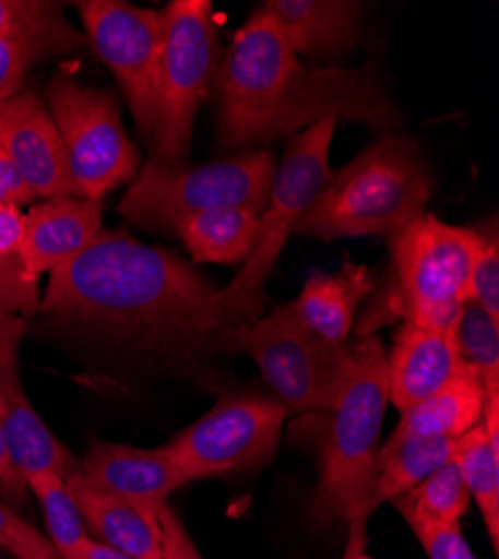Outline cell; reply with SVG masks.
Masks as SVG:
<instances>
[{
  "label": "cell",
  "mask_w": 499,
  "mask_h": 559,
  "mask_svg": "<svg viewBox=\"0 0 499 559\" xmlns=\"http://www.w3.org/2000/svg\"><path fill=\"white\" fill-rule=\"evenodd\" d=\"M407 526L413 528V533L421 542L428 559H477L460 524L432 526L421 522H407Z\"/></svg>",
  "instance_id": "obj_33"
},
{
  "label": "cell",
  "mask_w": 499,
  "mask_h": 559,
  "mask_svg": "<svg viewBox=\"0 0 499 559\" xmlns=\"http://www.w3.org/2000/svg\"><path fill=\"white\" fill-rule=\"evenodd\" d=\"M258 213L249 209H215L200 213L177 230L198 262H245L258 236Z\"/></svg>",
  "instance_id": "obj_23"
},
{
  "label": "cell",
  "mask_w": 499,
  "mask_h": 559,
  "mask_svg": "<svg viewBox=\"0 0 499 559\" xmlns=\"http://www.w3.org/2000/svg\"><path fill=\"white\" fill-rule=\"evenodd\" d=\"M38 283L27 280L19 258H0V318L38 311Z\"/></svg>",
  "instance_id": "obj_32"
},
{
  "label": "cell",
  "mask_w": 499,
  "mask_h": 559,
  "mask_svg": "<svg viewBox=\"0 0 499 559\" xmlns=\"http://www.w3.org/2000/svg\"><path fill=\"white\" fill-rule=\"evenodd\" d=\"M372 292V273L360 264H345L336 273L309 277L300 296L289 302L294 316L330 343H347L360 300Z\"/></svg>",
  "instance_id": "obj_19"
},
{
  "label": "cell",
  "mask_w": 499,
  "mask_h": 559,
  "mask_svg": "<svg viewBox=\"0 0 499 559\" xmlns=\"http://www.w3.org/2000/svg\"><path fill=\"white\" fill-rule=\"evenodd\" d=\"M460 439V437H458ZM458 439H413L379 450L372 512L394 497L413 490L426 477L455 459Z\"/></svg>",
  "instance_id": "obj_24"
},
{
  "label": "cell",
  "mask_w": 499,
  "mask_h": 559,
  "mask_svg": "<svg viewBox=\"0 0 499 559\" xmlns=\"http://www.w3.org/2000/svg\"><path fill=\"white\" fill-rule=\"evenodd\" d=\"M76 10L90 45L117 76L134 123L153 136L164 38L162 14L121 0H81Z\"/></svg>",
  "instance_id": "obj_12"
},
{
  "label": "cell",
  "mask_w": 499,
  "mask_h": 559,
  "mask_svg": "<svg viewBox=\"0 0 499 559\" xmlns=\"http://www.w3.org/2000/svg\"><path fill=\"white\" fill-rule=\"evenodd\" d=\"M430 193V170L417 144L388 134L330 175L294 233L316 240L392 238L424 215Z\"/></svg>",
  "instance_id": "obj_4"
},
{
  "label": "cell",
  "mask_w": 499,
  "mask_h": 559,
  "mask_svg": "<svg viewBox=\"0 0 499 559\" xmlns=\"http://www.w3.org/2000/svg\"><path fill=\"white\" fill-rule=\"evenodd\" d=\"M392 503L405 522L450 526L466 515L471 495L458 463L450 461L413 490L394 497Z\"/></svg>",
  "instance_id": "obj_25"
},
{
  "label": "cell",
  "mask_w": 499,
  "mask_h": 559,
  "mask_svg": "<svg viewBox=\"0 0 499 559\" xmlns=\"http://www.w3.org/2000/svg\"><path fill=\"white\" fill-rule=\"evenodd\" d=\"M0 490H3V495L14 503H27V479L16 468L3 424H0Z\"/></svg>",
  "instance_id": "obj_35"
},
{
  "label": "cell",
  "mask_w": 499,
  "mask_h": 559,
  "mask_svg": "<svg viewBox=\"0 0 499 559\" xmlns=\"http://www.w3.org/2000/svg\"><path fill=\"white\" fill-rule=\"evenodd\" d=\"M385 349L377 336L352 347L345 385L319 437V486L309 518L319 526L372 515L379 439L388 399Z\"/></svg>",
  "instance_id": "obj_3"
},
{
  "label": "cell",
  "mask_w": 499,
  "mask_h": 559,
  "mask_svg": "<svg viewBox=\"0 0 499 559\" xmlns=\"http://www.w3.org/2000/svg\"><path fill=\"white\" fill-rule=\"evenodd\" d=\"M0 148L14 159L36 198H81L55 119L32 92L0 102Z\"/></svg>",
  "instance_id": "obj_14"
},
{
  "label": "cell",
  "mask_w": 499,
  "mask_h": 559,
  "mask_svg": "<svg viewBox=\"0 0 499 559\" xmlns=\"http://www.w3.org/2000/svg\"><path fill=\"white\" fill-rule=\"evenodd\" d=\"M25 238V215L19 206L0 204V258H19Z\"/></svg>",
  "instance_id": "obj_36"
},
{
  "label": "cell",
  "mask_w": 499,
  "mask_h": 559,
  "mask_svg": "<svg viewBox=\"0 0 499 559\" xmlns=\"http://www.w3.org/2000/svg\"><path fill=\"white\" fill-rule=\"evenodd\" d=\"M296 55L336 59L356 36L363 5L354 0H269L262 8Z\"/></svg>",
  "instance_id": "obj_18"
},
{
  "label": "cell",
  "mask_w": 499,
  "mask_h": 559,
  "mask_svg": "<svg viewBox=\"0 0 499 559\" xmlns=\"http://www.w3.org/2000/svg\"><path fill=\"white\" fill-rule=\"evenodd\" d=\"M102 230V206L83 198H61L32 206L19 253L32 283L83 253Z\"/></svg>",
  "instance_id": "obj_16"
},
{
  "label": "cell",
  "mask_w": 499,
  "mask_h": 559,
  "mask_svg": "<svg viewBox=\"0 0 499 559\" xmlns=\"http://www.w3.org/2000/svg\"><path fill=\"white\" fill-rule=\"evenodd\" d=\"M358 559H370V557H368V555H360V557H358Z\"/></svg>",
  "instance_id": "obj_39"
},
{
  "label": "cell",
  "mask_w": 499,
  "mask_h": 559,
  "mask_svg": "<svg viewBox=\"0 0 499 559\" xmlns=\"http://www.w3.org/2000/svg\"><path fill=\"white\" fill-rule=\"evenodd\" d=\"M287 412L262 396L224 399L164 448L189 484L256 471L274 456Z\"/></svg>",
  "instance_id": "obj_11"
},
{
  "label": "cell",
  "mask_w": 499,
  "mask_h": 559,
  "mask_svg": "<svg viewBox=\"0 0 499 559\" xmlns=\"http://www.w3.org/2000/svg\"><path fill=\"white\" fill-rule=\"evenodd\" d=\"M157 528H159V559H204L191 539L185 522L177 518V512L164 503L157 510Z\"/></svg>",
  "instance_id": "obj_34"
},
{
  "label": "cell",
  "mask_w": 499,
  "mask_h": 559,
  "mask_svg": "<svg viewBox=\"0 0 499 559\" xmlns=\"http://www.w3.org/2000/svg\"><path fill=\"white\" fill-rule=\"evenodd\" d=\"M486 392L466 369L426 401L401 412V421L385 445L413 439H458L482 424Z\"/></svg>",
  "instance_id": "obj_20"
},
{
  "label": "cell",
  "mask_w": 499,
  "mask_h": 559,
  "mask_svg": "<svg viewBox=\"0 0 499 559\" xmlns=\"http://www.w3.org/2000/svg\"><path fill=\"white\" fill-rule=\"evenodd\" d=\"M79 559H142V557H134L130 552H123L119 548H112L108 544L95 542V539H87L85 546L79 552Z\"/></svg>",
  "instance_id": "obj_38"
},
{
  "label": "cell",
  "mask_w": 499,
  "mask_h": 559,
  "mask_svg": "<svg viewBox=\"0 0 499 559\" xmlns=\"http://www.w3.org/2000/svg\"><path fill=\"white\" fill-rule=\"evenodd\" d=\"M325 119L388 136L401 126L379 74L307 66L264 10L234 36L219 70V146L269 144Z\"/></svg>",
  "instance_id": "obj_2"
},
{
  "label": "cell",
  "mask_w": 499,
  "mask_h": 559,
  "mask_svg": "<svg viewBox=\"0 0 499 559\" xmlns=\"http://www.w3.org/2000/svg\"><path fill=\"white\" fill-rule=\"evenodd\" d=\"M482 233L421 215L390 238L396 289L392 313L426 330L452 332L468 296Z\"/></svg>",
  "instance_id": "obj_7"
},
{
  "label": "cell",
  "mask_w": 499,
  "mask_h": 559,
  "mask_svg": "<svg viewBox=\"0 0 499 559\" xmlns=\"http://www.w3.org/2000/svg\"><path fill=\"white\" fill-rule=\"evenodd\" d=\"M336 119H325L292 139L276 168L271 193L258 217V236L240 273L219 289V300L234 328H245L262 309L264 285L274 271L294 226L328 183L330 148Z\"/></svg>",
  "instance_id": "obj_6"
},
{
  "label": "cell",
  "mask_w": 499,
  "mask_h": 559,
  "mask_svg": "<svg viewBox=\"0 0 499 559\" xmlns=\"http://www.w3.org/2000/svg\"><path fill=\"white\" fill-rule=\"evenodd\" d=\"M368 520L370 518H356V520L347 522V544H345V552L341 559H358L360 555H366Z\"/></svg>",
  "instance_id": "obj_37"
},
{
  "label": "cell",
  "mask_w": 499,
  "mask_h": 559,
  "mask_svg": "<svg viewBox=\"0 0 499 559\" xmlns=\"http://www.w3.org/2000/svg\"><path fill=\"white\" fill-rule=\"evenodd\" d=\"M222 347L253 358L281 403L294 412H330L352 362L347 343L316 336L294 316L289 305L231 330Z\"/></svg>",
  "instance_id": "obj_8"
},
{
  "label": "cell",
  "mask_w": 499,
  "mask_h": 559,
  "mask_svg": "<svg viewBox=\"0 0 499 559\" xmlns=\"http://www.w3.org/2000/svg\"><path fill=\"white\" fill-rule=\"evenodd\" d=\"M0 548L14 559H61L50 539L5 503H0Z\"/></svg>",
  "instance_id": "obj_29"
},
{
  "label": "cell",
  "mask_w": 499,
  "mask_h": 559,
  "mask_svg": "<svg viewBox=\"0 0 499 559\" xmlns=\"http://www.w3.org/2000/svg\"><path fill=\"white\" fill-rule=\"evenodd\" d=\"M25 334L27 318H0V424L8 435L16 468L25 479L43 471L70 479L79 473L81 459L43 424L25 394L21 377V343Z\"/></svg>",
  "instance_id": "obj_13"
},
{
  "label": "cell",
  "mask_w": 499,
  "mask_h": 559,
  "mask_svg": "<svg viewBox=\"0 0 499 559\" xmlns=\"http://www.w3.org/2000/svg\"><path fill=\"white\" fill-rule=\"evenodd\" d=\"M462 367L479 381L486 399H499V322L466 300L452 330Z\"/></svg>",
  "instance_id": "obj_28"
},
{
  "label": "cell",
  "mask_w": 499,
  "mask_h": 559,
  "mask_svg": "<svg viewBox=\"0 0 499 559\" xmlns=\"http://www.w3.org/2000/svg\"><path fill=\"white\" fill-rule=\"evenodd\" d=\"M385 369L388 399L399 412H405L448 385L464 367L452 332L403 322L390 356H385Z\"/></svg>",
  "instance_id": "obj_17"
},
{
  "label": "cell",
  "mask_w": 499,
  "mask_h": 559,
  "mask_svg": "<svg viewBox=\"0 0 499 559\" xmlns=\"http://www.w3.org/2000/svg\"><path fill=\"white\" fill-rule=\"evenodd\" d=\"M68 23L61 8L40 0H0V38L19 32L52 29Z\"/></svg>",
  "instance_id": "obj_31"
},
{
  "label": "cell",
  "mask_w": 499,
  "mask_h": 559,
  "mask_svg": "<svg viewBox=\"0 0 499 559\" xmlns=\"http://www.w3.org/2000/svg\"><path fill=\"white\" fill-rule=\"evenodd\" d=\"M83 36L63 23L52 29L19 32L0 38V102L19 95L25 74L43 59L81 50Z\"/></svg>",
  "instance_id": "obj_26"
},
{
  "label": "cell",
  "mask_w": 499,
  "mask_h": 559,
  "mask_svg": "<svg viewBox=\"0 0 499 559\" xmlns=\"http://www.w3.org/2000/svg\"><path fill=\"white\" fill-rule=\"evenodd\" d=\"M48 110L61 134L70 175L83 200L102 202L138 173L140 153L130 142L112 95L70 76L48 85Z\"/></svg>",
  "instance_id": "obj_10"
},
{
  "label": "cell",
  "mask_w": 499,
  "mask_h": 559,
  "mask_svg": "<svg viewBox=\"0 0 499 559\" xmlns=\"http://www.w3.org/2000/svg\"><path fill=\"white\" fill-rule=\"evenodd\" d=\"M159 14L164 38L151 162L175 166L189 157L193 121L209 92L219 45L209 0H173Z\"/></svg>",
  "instance_id": "obj_9"
},
{
  "label": "cell",
  "mask_w": 499,
  "mask_h": 559,
  "mask_svg": "<svg viewBox=\"0 0 499 559\" xmlns=\"http://www.w3.org/2000/svg\"><path fill=\"white\" fill-rule=\"evenodd\" d=\"M471 499L477 501L486 533L499 548V399H486L482 424L458 439L455 459Z\"/></svg>",
  "instance_id": "obj_22"
},
{
  "label": "cell",
  "mask_w": 499,
  "mask_h": 559,
  "mask_svg": "<svg viewBox=\"0 0 499 559\" xmlns=\"http://www.w3.org/2000/svg\"><path fill=\"white\" fill-rule=\"evenodd\" d=\"M79 503L85 528L95 542L108 544L142 559H159L157 520L144 515L128 501L83 484L76 475L68 479Z\"/></svg>",
  "instance_id": "obj_21"
},
{
  "label": "cell",
  "mask_w": 499,
  "mask_h": 559,
  "mask_svg": "<svg viewBox=\"0 0 499 559\" xmlns=\"http://www.w3.org/2000/svg\"><path fill=\"white\" fill-rule=\"evenodd\" d=\"M76 477L140 508L153 520H157V510L168 503V497L189 484L164 445L146 450L121 443H95L81 459Z\"/></svg>",
  "instance_id": "obj_15"
},
{
  "label": "cell",
  "mask_w": 499,
  "mask_h": 559,
  "mask_svg": "<svg viewBox=\"0 0 499 559\" xmlns=\"http://www.w3.org/2000/svg\"><path fill=\"white\" fill-rule=\"evenodd\" d=\"M466 300L479 305L490 318L499 322V245L497 238L482 236L471 277Z\"/></svg>",
  "instance_id": "obj_30"
},
{
  "label": "cell",
  "mask_w": 499,
  "mask_h": 559,
  "mask_svg": "<svg viewBox=\"0 0 499 559\" xmlns=\"http://www.w3.org/2000/svg\"><path fill=\"white\" fill-rule=\"evenodd\" d=\"M38 311L90 334L155 354L222 349L236 330L219 294L170 251L123 230H99L83 253L50 271Z\"/></svg>",
  "instance_id": "obj_1"
},
{
  "label": "cell",
  "mask_w": 499,
  "mask_h": 559,
  "mask_svg": "<svg viewBox=\"0 0 499 559\" xmlns=\"http://www.w3.org/2000/svg\"><path fill=\"white\" fill-rule=\"evenodd\" d=\"M276 175L269 151L242 153L204 166H162L148 162L123 195L121 215L148 230L177 233L187 219L215 209L262 213Z\"/></svg>",
  "instance_id": "obj_5"
},
{
  "label": "cell",
  "mask_w": 499,
  "mask_h": 559,
  "mask_svg": "<svg viewBox=\"0 0 499 559\" xmlns=\"http://www.w3.org/2000/svg\"><path fill=\"white\" fill-rule=\"evenodd\" d=\"M27 490L38 499L45 528H48V539L61 559H79L81 548L93 537H90L85 528L68 479L48 471L34 473L27 477Z\"/></svg>",
  "instance_id": "obj_27"
}]
</instances>
